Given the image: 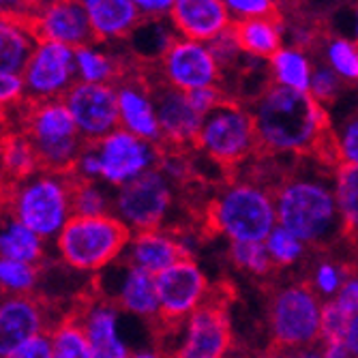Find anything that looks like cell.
<instances>
[{
	"label": "cell",
	"mask_w": 358,
	"mask_h": 358,
	"mask_svg": "<svg viewBox=\"0 0 358 358\" xmlns=\"http://www.w3.org/2000/svg\"><path fill=\"white\" fill-rule=\"evenodd\" d=\"M257 146L271 155H303L327 136L329 112L309 94L271 84L251 103Z\"/></svg>",
	"instance_id": "1"
},
{
	"label": "cell",
	"mask_w": 358,
	"mask_h": 358,
	"mask_svg": "<svg viewBox=\"0 0 358 358\" xmlns=\"http://www.w3.org/2000/svg\"><path fill=\"white\" fill-rule=\"evenodd\" d=\"M273 195L277 225L299 236L307 247H327L345 232L335 202L333 176L322 170H294L277 185Z\"/></svg>",
	"instance_id": "2"
},
{
	"label": "cell",
	"mask_w": 358,
	"mask_h": 358,
	"mask_svg": "<svg viewBox=\"0 0 358 358\" xmlns=\"http://www.w3.org/2000/svg\"><path fill=\"white\" fill-rule=\"evenodd\" d=\"M3 191L7 215L30 227L48 243H54L62 227L73 219L71 174L39 170L30 178Z\"/></svg>",
	"instance_id": "3"
},
{
	"label": "cell",
	"mask_w": 358,
	"mask_h": 358,
	"mask_svg": "<svg viewBox=\"0 0 358 358\" xmlns=\"http://www.w3.org/2000/svg\"><path fill=\"white\" fill-rule=\"evenodd\" d=\"M131 232L114 217H76L52 243L56 262L78 275H99L120 262Z\"/></svg>",
	"instance_id": "4"
},
{
	"label": "cell",
	"mask_w": 358,
	"mask_h": 358,
	"mask_svg": "<svg viewBox=\"0 0 358 358\" xmlns=\"http://www.w3.org/2000/svg\"><path fill=\"white\" fill-rule=\"evenodd\" d=\"M208 221L230 243H264L277 227L275 195L259 182L234 180L215 195Z\"/></svg>",
	"instance_id": "5"
},
{
	"label": "cell",
	"mask_w": 358,
	"mask_h": 358,
	"mask_svg": "<svg viewBox=\"0 0 358 358\" xmlns=\"http://www.w3.org/2000/svg\"><path fill=\"white\" fill-rule=\"evenodd\" d=\"M24 134L32 142L41 170L69 174L78 155L86 146L78 134L73 116L64 101L30 103L26 108Z\"/></svg>",
	"instance_id": "6"
},
{
	"label": "cell",
	"mask_w": 358,
	"mask_h": 358,
	"mask_svg": "<svg viewBox=\"0 0 358 358\" xmlns=\"http://www.w3.org/2000/svg\"><path fill=\"white\" fill-rule=\"evenodd\" d=\"M324 301L309 283H287L279 287L268 307L273 339L285 350H309L320 341Z\"/></svg>",
	"instance_id": "7"
},
{
	"label": "cell",
	"mask_w": 358,
	"mask_h": 358,
	"mask_svg": "<svg viewBox=\"0 0 358 358\" xmlns=\"http://www.w3.org/2000/svg\"><path fill=\"white\" fill-rule=\"evenodd\" d=\"M195 148L221 168L243 164L259 148L251 110L225 99L204 118Z\"/></svg>",
	"instance_id": "8"
},
{
	"label": "cell",
	"mask_w": 358,
	"mask_h": 358,
	"mask_svg": "<svg viewBox=\"0 0 358 358\" xmlns=\"http://www.w3.org/2000/svg\"><path fill=\"white\" fill-rule=\"evenodd\" d=\"M176 204V187L161 174L150 170L120 189H114L112 215L131 234L166 227Z\"/></svg>",
	"instance_id": "9"
},
{
	"label": "cell",
	"mask_w": 358,
	"mask_h": 358,
	"mask_svg": "<svg viewBox=\"0 0 358 358\" xmlns=\"http://www.w3.org/2000/svg\"><path fill=\"white\" fill-rule=\"evenodd\" d=\"M232 345L230 320L217 303H206L187 320L168 327L166 358H225Z\"/></svg>",
	"instance_id": "10"
},
{
	"label": "cell",
	"mask_w": 358,
	"mask_h": 358,
	"mask_svg": "<svg viewBox=\"0 0 358 358\" xmlns=\"http://www.w3.org/2000/svg\"><path fill=\"white\" fill-rule=\"evenodd\" d=\"M22 80L26 86V99L30 103L62 101L78 84L76 50L58 43L37 41L22 69Z\"/></svg>",
	"instance_id": "11"
},
{
	"label": "cell",
	"mask_w": 358,
	"mask_h": 358,
	"mask_svg": "<svg viewBox=\"0 0 358 358\" xmlns=\"http://www.w3.org/2000/svg\"><path fill=\"white\" fill-rule=\"evenodd\" d=\"M221 78L223 71L208 43H198L180 37L155 67V82L185 94L200 88L221 86Z\"/></svg>",
	"instance_id": "12"
},
{
	"label": "cell",
	"mask_w": 358,
	"mask_h": 358,
	"mask_svg": "<svg viewBox=\"0 0 358 358\" xmlns=\"http://www.w3.org/2000/svg\"><path fill=\"white\" fill-rule=\"evenodd\" d=\"M161 322L178 324L208 303V277L202 266L189 257H180L176 264L155 277Z\"/></svg>",
	"instance_id": "13"
},
{
	"label": "cell",
	"mask_w": 358,
	"mask_h": 358,
	"mask_svg": "<svg viewBox=\"0 0 358 358\" xmlns=\"http://www.w3.org/2000/svg\"><path fill=\"white\" fill-rule=\"evenodd\" d=\"M99 157L101 166V182L120 189L136 178L144 176L150 170H157L161 148L148 144L131 134L116 129L108 138L92 144Z\"/></svg>",
	"instance_id": "14"
},
{
	"label": "cell",
	"mask_w": 358,
	"mask_h": 358,
	"mask_svg": "<svg viewBox=\"0 0 358 358\" xmlns=\"http://www.w3.org/2000/svg\"><path fill=\"white\" fill-rule=\"evenodd\" d=\"M94 285L99 296L114 303L124 315H131L142 322L161 320L157 281L152 275L120 259L114 266L96 275Z\"/></svg>",
	"instance_id": "15"
},
{
	"label": "cell",
	"mask_w": 358,
	"mask_h": 358,
	"mask_svg": "<svg viewBox=\"0 0 358 358\" xmlns=\"http://www.w3.org/2000/svg\"><path fill=\"white\" fill-rule=\"evenodd\" d=\"M26 17L37 41L67 45L71 50L94 41L84 3L80 0H54V3L28 5Z\"/></svg>",
	"instance_id": "16"
},
{
	"label": "cell",
	"mask_w": 358,
	"mask_h": 358,
	"mask_svg": "<svg viewBox=\"0 0 358 358\" xmlns=\"http://www.w3.org/2000/svg\"><path fill=\"white\" fill-rule=\"evenodd\" d=\"M62 101L69 108L84 144H96L120 129L114 86H92L78 82Z\"/></svg>",
	"instance_id": "17"
},
{
	"label": "cell",
	"mask_w": 358,
	"mask_h": 358,
	"mask_svg": "<svg viewBox=\"0 0 358 358\" xmlns=\"http://www.w3.org/2000/svg\"><path fill=\"white\" fill-rule=\"evenodd\" d=\"M56 320L39 296L0 299V358L13 356L28 341L48 335Z\"/></svg>",
	"instance_id": "18"
},
{
	"label": "cell",
	"mask_w": 358,
	"mask_h": 358,
	"mask_svg": "<svg viewBox=\"0 0 358 358\" xmlns=\"http://www.w3.org/2000/svg\"><path fill=\"white\" fill-rule=\"evenodd\" d=\"M114 88L118 106V124L122 131L155 146L164 144V136H161V127L157 118L152 82H148L144 76L131 69Z\"/></svg>",
	"instance_id": "19"
},
{
	"label": "cell",
	"mask_w": 358,
	"mask_h": 358,
	"mask_svg": "<svg viewBox=\"0 0 358 358\" xmlns=\"http://www.w3.org/2000/svg\"><path fill=\"white\" fill-rule=\"evenodd\" d=\"M76 320L90 343L92 358H129L134 348L129 345L122 335V311L106 301L103 296H94L78 307L73 313Z\"/></svg>",
	"instance_id": "20"
},
{
	"label": "cell",
	"mask_w": 358,
	"mask_h": 358,
	"mask_svg": "<svg viewBox=\"0 0 358 358\" xmlns=\"http://www.w3.org/2000/svg\"><path fill=\"white\" fill-rule=\"evenodd\" d=\"M152 92H155L157 118L161 127V136H164V144H170L172 148H180V150L187 146H195L204 118L191 108L187 94L168 88L155 80H152Z\"/></svg>",
	"instance_id": "21"
},
{
	"label": "cell",
	"mask_w": 358,
	"mask_h": 358,
	"mask_svg": "<svg viewBox=\"0 0 358 358\" xmlns=\"http://www.w3.org/2000/svg\"><path fill=\"white\" fill-rule=\"evenodd\" d=\"M170 22L180 39L198 43H210L234 26L225 0H174Z\"/></svg>",
	"instance_id": "22"
},
{
	"label": "cell",
	"mask_w": 358,
	"mask_h": 358,
	"mask_svg": "<svg viewBox=\"0 0 358 358\" xmlns=\"http://www.w3.org/2000/svg\"><path fill=\"white\" fill-rule=\"evenodd\" d=\"M92 39L116 45L124 43L142 22L136 0H84Z\"/></svg>",
	"instance_id": "23"
},
{
	"label": "cell",
	"mask_w": 358,
	"mask_h": 358,
	"mask_svg": "<svg viewBox=\"0 0 358 358\" xmlns=\"http://www.w3.org/2000/svg\"><path fill=\"white\" fill-rule=\"evenodd\" d=\"M178 259L180 249L176 243V234L168 230V227L131 234L122 255V262L131 264L152 277L168 271Z\"/></svg>",
	"instance_id": "24"
},
{
	"label": "cell",
	"mask_w": 358,
	"mask_h": 358,
	"mask_svg": "<svg viewBox=\"0 0 358 358\" xmlns=\"http://www.w3.org/2000/svg\"><path fill=\"white\" fill-rule=\"evenodd\" d=\"M127 54V52H124ZM116 52L114 45L90 41L76 50V76L80 84L92 86H116L131 67L127 56Z\"/></svg>",
	"instance_id": "25"
},
{
	"label": "cell",
	"mask_w": 358,
	"mask_h": 358,
	"mask_svg": "<svg viewBox=\"0 0 358 358\" xmlns=\"http://www.w3.org/2000/svg\"><path fill=\"white\" fill-rule=\"evenodd\" d=\"M37 45L30 22L17 5L0 11V71L22 73L28 56Z\"/></svg>",
	"instance_id": "26"
},
{
	"label": "cell",
	"mask_w": 358,
	"mask_h": 358,
	"mask_svg": "<svg viewBox=\"0 0 358 358\" xmlns=\"http://www.w3.org/2000/svg\"><path fill=\"white\" fill-rule=\"evenodd\" d=\"M0 257L45 266L50 259V243L7 215L0 221Z\"/></svg>",
	"instance_id": "27"
},
{
	"label": "cell",
	"mask_w": 358,
	"mask_h": 358,
	"mask_svg": "<svg viewBox=\"0 0 358 358\" xmlns=\"http://www.w3.org/2000/svg\"><path fill=\"white\" fill-rule=\"evenodd\" d=\"M41 170L37 150L24 131L5 134L0 138V185L9 189Z\"/></svg>",
	"instance_id": "28"
},
{
	"label": "cell",
	"mask_w": 358,
	"mask_h": 358,
	"mask_svg": "<svg viewBox=\"0 0 358 358\" xmlns=\"http://www.w3.org/2000/svg\"><path fill=\"white\" fill-rule=\"evenodd\" d=\"M234 35L238 39V45L245 56L255 60H271L285 43V26L279 22V17H259V20H247L236 22Z\"/></svg>",
	"instance_id": "29"
},
{
	"label": "cell",
	"mask_w": 358,
	"mask_h": 358,
	"mask_svg": "<svg viewBox=\"0 0 358 358\" xmlns=\"http://www.w3.org/2000/svg\"><path fill=\"white\" fill-rule=\"evenodd\" d=\"M176 39L178 35L170 20H142L124 43L134 60L157 67Z\"/></svg>",
	"instance_id": "30"
},
{
	"label": "cell",
	"mask_w": 358,
	"mask_h": 358,
	"mask_svg": "<svg viewBox=\"0 0 358 358\" xmlns=\"http://www.w3.org/2000/svg\"><path fill=\"white\" fill-rule=\"evenodd\" d=\"M266 67H268L271 84L287 88V90H294V92L309 94V84H311L315 62L311 60L307 50H301V48L285 43L266 62Z\"/></svg>",
	"instance_id": "31"
},
{
	"label": "cell",
	"mask_w": 358,
	"mask_h": 358,
	"mask_svg": "<svg viewBox=\"0 0 358 358\" xmlns=\"http://www.w3.org/2000/svg\"><path fill=\"white\" fill-rule=\"evenodd\" d=\"M48 335L52 343V358H92L90 343L73 313L60 315Z\"/></svg>",
	"instance_id": "32"
},
{
	"label": "cell",
	"mask_w": 358,
	"mask_h": 358,
	"mask_svg": "<svg viewBox=\"0 0 358 358\" xmlns=\"http://www.w3.org/2000/svg\"><path fill=\"white\" fill-rule=\"evenodd\" d=\"M41 285V266L0 257V299L37 296Z\"/></svg>",
	"instance_id": "33"
},
{
	"label": "cell",
	"mask_w": 358,
	"mask_h": 358,
	"mask_svg": "<svg viewBox=\"0 0 358 358\" xmlns=\"http://www.w3.org/2000/svg\"><path fill=\"white\" fill-rule=\"evenodd\" d=\"M333 191L343 230L358 234V168L339 166L333 172Z\"/></svg>",
	"instance_id": "34"
},
{
	"label": "cell",
	"mask_w": 358,
	"mask_h": 358,
	"mask_svg": "<svg viewBox=\"0 0 358 358\" xmlns=\"http://www.w3.org/2000/svg\"><path fill=\"white\" fill-rule=\"evenodd\" d=\"M324 64L331 67L341 82L358 84V43L348 37H331L322 45Z\"/></svg>",
	"instance_id": "35"
},
{
	"label": "cell",
	"mask_w": 358,
	"mask_h": 358,
	"mask_svg": "<svg viewBox=\"0 0 358 358\" xmlns=\"http://www.w3.org/2000/svg\"><path fill=\"white\" fill-rule=\"evenodd\" d=\"M114 210V189L103 182L73 180V215L76 217H106Z\"/></svg>",
	"instance_id": "36"
},
{
	"label": "cell",
	"mask_w": 358,
	"mask_h": 358,
	"mask_svg": "<svg viewBox=\"0 0 358 358\" xmlns=\"http://www.w3.org/2000/svg\"><path fill=\"white\" fill-rule=\"evenodd\" d=\"M264 247L268 251L273 266H279V268L296 266L299 262H303L305 255H307V245L299 236L287 232L285 227H281V225H277L275 230L266 236Z\"/></svg>",
	"instance_id": "37"
},
{
	"label": "cell",
	"mask_w": 358,
	"mask_h": 358,
	"mask_svg": "<svg viewBox=\"0 0 358 358\" xmlns=\"http://www.w3.org/2000/svg\"><path fill=\"white\" fill-rule=\"evenodd\" d=\"M348 268L335 259H320V262L311 268V279H309V287L315 292V294L327 303V301H333L345 279H348Z\"/></svg>",
	"instance_id": "38"
},
{
	"label": "cell",
	"mask_w": 358,
	"mask_h": 358,
	"mask_svg": "<svg viewBox=\"0 0 358 358\" xmlns=\"http://www.w3.org/2000/svg\"><path fill=\"white\" fill-rule=\"evenodd\" d=\"M227 255L236 268L255 277H266L275 268L264 243H230Z\"/></svg>",
	"instance_id": "39"
},
{
	"label": "cell",
	"mask_w": 358,
	"mask_h": 358,
	"mask_svg": "<svg viewBox=\"0 0 358 358\" xmlns=\"http://www.w3.org/2000/svg\"><path fill=\"white\" fill-rule=\"evenodd\" d=\"M333 150L339 166L358 168V112L345 116L333 134Z\"/></svg>",
	"instance_id": "40"
},
{
	"label": "cell",
	"mask_w": 358,
	"mask_h": 358,
	"mask_svg": "<svg viewBox=\"0 0 358 358\" xmlns=\"http://www.w3.org/2000/svg\"><path fill=\"white\" fill-rule=\"evenodd\" d=\"M343 90V82L341 78L331 69L327 67L324 62H317L313 67V76H311V84H309V96L327 108L329 103L337 101V96L341 94Z\"/></svg>",
	"instance_id": "41"
},
{
	"label": "cell",
	"mask_w": 358,
	"mask_h": 358,
	"mask_svg": "<svg viewBox=\"0 0 358 358\" xmlns=\"http://www.w3.org/2000/svg\"><path fill=\"white\" fill-rule=\"evenodd\" d=\"M225 7L234 24L277 15V3L273 0H225Z\"/></svg>",
	"instance_id": "42"
},
{
	"label": "cell",
	"mask_w": 358,
	"mask_h": 358,
	"mask_svg": "<svg viewBox=\"0 0 358 358\" xmlns=\"http://www.w3.org/2000/svg\"><path fill=\"white\" fill-rule=\"evenodd\" d=\"M348 322H350V315L335 301H327L322 307L320 341H341Z\"/></svg>",
	"instance_id": "43"
},
{
	"label": "cell",
	"mask_w": 358,
	"mask_h": 358,
	"mask_svg": "<svg viewBox=\"0 0 358 358\" xmlns=\"http://www.w3.org/2000/svg\"><path fill=\"white\" fill-rule=\"evenodd\" d=\"M157 170L176 187V185L187 180V176L191 172V166H189L187 155H182L180 148H170L166 152H161Z\"/></svg>",
	"instance_id": "44"
},
{
	"label": "cell",
	"mask_w": 358,
	"mask_h": 358,
	"mask_svg": "<svg viewBox=\"0 0 358 358\" xmlns=\"http://www.w3.org/2000/svg\"><path fill=\"white\" fill-rule=\"evenodd\" d=\"M208 48H210L215 60L219 62L221 71L225 67H234V64L245 56L243 50H241V45H238V39L234 35V28H230L227 32H223L221 37H217L215 41H210Z\"/></svg>",
	"instance_id": "45"
},
{
	"label": "cell",
	"mask_w": 358,
	"mask_h": 358,
	"mask_svg": "<svg viewBox=\"0 0 358 358\" xmlns=\"http://www.w3.org/2000/svg\"><path fill=\"white\" fill-rule=\"evenodd\" d=\"M71 178L76 182H101V166H99V157L92 144H86L82 152L78 155L76 164L71 168Z\"/></svg>",
	"instance_id": "46"
},
{
	"label": "cell",
	"mask_w": 358,
	"mask_h": 358,
	"mask_svg": "<svg viewBox=\"0 0 358 358\" xmlns=\"http://www.w3.org/2000/svg\"><path fill=\"white\" fill-rule=\"evenodd\" d=\"M26 99L22 73L0 71V110H11Z\"/></svg>",
	"instance_id": "47"
},
{
	"label": "cell",
	"mask_w": 358,
	"mask_h": 358,
	"mask_svg": "<svg viewBox=\"0 0 358 358\" xmlns=\"http://www.w3.org/2000/svg\"><path fill=\"white\" fill-rule=\"evenodd\" d=\"M187 99L195 112H198L202 118H206L210 112H215L225 101V96L221 92V86H213V88H200V90L189 92Z\"/></svg>",
	"instance_id": "48"
},
{
	"label": "cell",
	"mask_w": 358,
	"mask_h": 358,
	"mask_svg": "<svg viewBox=\"0 0 358 358\" xmlns=\"http://www.w3.org/2000/svg\"><path fill=\"white\" fill-rule=\"evenodd\" d=\"M350 317L358 315V271H350L339 294L333 299Z\"/></svg>",
	"instance_id": "49"
},
{
	"label": "cell",
	"mask_w": 358,
	"mask_h": 358,
	"mask_svg": "<svg viewBox=\"0 0 358 358\" xmlns=\"http://www.w3.org/2000/svg\"><path fill=\"white\" fill-rule=\"evenodd\" d=\"M142 20H170L174 0H136Z\"/></svg>",
	"instance_id": "50"
},
{
	"label": "cell",
	"mask_w": 358,
	"mask_h": 358,
	"mask_svg": "<svg viewBox=\"0 0 358 358\" xmlns=\"http://www.w3.org/2000/svg\"><path fill=\"white\" fill-rule=\"evenodd\" d=\"M176 234V243L180 249V257H189L195 259V251H198V236L182 230V232H174Z\"/></svg>",
	"instance_id": "51"
},
{
	"label": "cell",
	"mask_w": 358,
	"mask_h": 358,
	"mask_svg": "<svg viewBox=\"0 0 358 358\" xmlns=\"http://www.w3.org/2000/svg\"><path fill=\"white\" fill-rule=\"evenodd\" d=\"M320 354L322 358H356L343 341H322Z\"/></svg>",
	"instance_id": "52"
},
{
	"label": "cell",
	"mask_w": 358,
	"mask_h": 358,
	"mask_svg": "<svg viewBox=\"0 0 358 358\" xmlns=\"http://www.w3.org/2000/svg\"><path fill=\"white\" fill-rule=\"evenodd\" d=\"M341 341L345 343V348L358 358V315H352L348 327H345V333L341 337Z\"/></svg>",
	"instance_id": "53"
},
{
	"label": "cell",
	"mask_w": 358,
	"mask_h": 358,
	"mask_svg": "<svg viewBox=\"0 0 358 358\" xmlns=\"http://www.w3.org/2000/svg\"><path fill=\"white\" fill-rule=\"evenodd\" d=\"M129 358H166V354L161 352V348H155V345H144V348H138L131 352Z\"/></svg>",
	"instance_id": "54"
},
{
	"label": "cell",
	"mask_w": 358,
	"mask_h": 358,
	"mask_svg": "<svg viewBox=\"0 0 358 358\" xmlns=\"http://www.w3.org/2000/svg\"><path fill=\"white\" fill-rule=\"evenodd\" d=\"M294 358H322V354H320V350L309 348V350H301V352H296V356H294Z\"/></svg>",
	"instance_id": "55"
},
{
	"label": "cell",
	"mask_w": 358,
	"mask_h": 358,
	"mask_svg": "<svg viewBox=\"0 0 358 358\" xmlns=\"http://www.w3.org/2000/svg\"><path fill=\"white\" fill-rule=\"evenodd\" d=\"M7 217V202H5V191L0 189V221Z\"/></svg>",
	"instance_id": "56"
},
{
	"label": "cell",
	"mask_w": 358,
	"mask_h": 358,
	"mask_svg": "<svg viewBox=\"0 0 358 358\" xmlns=\"http://www.w3.org/2000/svg\"><path fill=\"white\" fill-rule=\"evenodd\" d=\"M352 39L358 43V9L354 13V24H352Z\"/></svg>",
	"instance_id": "57"
},
{
	"label": "cell",
	"mask_w": 358,
	"mask_h": 358,
	"mask_svg": "<svg viewBox=\"0 0 358 358\" xmlns=\"http://www.w3.org/2000/svg\"><path fill=\"white\" fill-rule=\"evenodd\" d=\"M11 5H5V3H0V11H5V9H9Z\"/></svg>",
	"instance_id": "58"
}]
</instances>
